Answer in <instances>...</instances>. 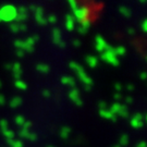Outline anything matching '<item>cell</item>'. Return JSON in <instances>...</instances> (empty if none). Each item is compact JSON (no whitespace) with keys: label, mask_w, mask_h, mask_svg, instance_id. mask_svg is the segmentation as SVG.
Masks as SVG:
<instances>
[{"label":"cell","mask_w":147,"mask_h":147,"mask_svg":"<svg viewBox=\"0 0 147 147\" xmlns=\"http://www.w3.org/2000/svg\"><path fill=\"white\" fill-rule=\"evenodd\" d=\"M120 143L122 144V145H125V144H127V136H126V135H123V136L121 137Z\"/></svg>","instance_id":"24"},{"label":"cell","mask_w":147,"mask_h":147,"mask_svg":"<svg viewBox=\"0 0 147 147\" xmlns=\"http://www.w3.org/2000/svg\"><path fill=\"white\" fill-rule=\"evenodd\" d=\"M62 83L63 84L69 85L70 87H74V86H75V82H74V80L72 79V78H67V76H64L62 79Z\"/></svg>","instance_id":"12"},{"label":"cell","mask_w":147,"mask_h":147,"mask_svg":"<svg viewBox=\"0 0 147 147\" xmlns=\"http://www.w3.org/2000/svg\"><path fill=\"white\" fill-rule=\"evenodd\" d=\"M10 144L12 145V147H23L22 145V143L20 141H14V142H12V141H9Z\"/></svg>","instance_id":"23"},{"label":"cell","mask_w":147,"mask_h":147,"mask_svg":"<svg viewBox=\"0 0 147 147\" xmlns=\"http://www.w3.org/2000/svg\"><path fill=\"white\" fill-rule=\"evenodd\" d=\"M101 57H102V59H105L107 62L111 63V64H113V65H118V63H119L118 57H117L116 53H115V49L110 48L109 46H108L107 49L102 53V56H101Z\"/></svg>","instance_id":"4"},{"label":"cell","mask_w":147,"mask_h":147,"mask_svg":"<svg viewBox=\"0 0 147 147\" xmlns=\"http://www.w3.org/2000/svg\"><path fill=\"white\" fill-rule=\"evenodd\" d=\"M100 113H101V116L107 118V119H112V120H116V118H115V115L109 110H100Z\"/></svg>","instance_id":"11"},{"label":"cell","mask_w":147,"mask_h":147,"mask_svg":"<svg viewBox=\"0 0 147 147\" xmlns=\"http://www.w3.org/2000/svg\"><path fill=\"white\" fill-rule=\"evenodd\" d=\"M86 60H87V63H88L92 68H95V67L97 65V58H95V57H93V56L87 57Z\"/></svg>","instance_id":"13"},{"label":"cell","mask_w":147,"mask_h":147,"mask_svg":"<svg viewBox=\"0 0 147 147\" xmlns=\"http://www.w3.org/2000/svg\"><path fill=\"white\" fill-rule=\"evenodd\" d=\"M16 87H19V88H21V89H25V88H26V84H25L24 82L20 81V80H18V81H16Z\"/></svg>","instance_id":"21"},{"label":"cell","mask_w":147,"mask_h":147,"mask_svg":"<svg viewBox=\"0 0 147 147\" xmlns=\"http://www.w3.org/2000/svg\"><path fill=\"white\" fill-rule=\"evenodd\" d=\"M143 30H144V32H146V21H144V23H143Z\"/></svg>","instance_id":"29"},{"label":"cell","mask_w":147,"mask_h":147,"mask_svg":"<svg viewBox=\"0 0 147 147\" xmlns=\"http://www.w3.org/2000/svg\"><path fill=\"white\" fill-rule=\"evenodd\" d=\"M24 51H23V50H19V51H18V56H19V57H22V56H23V55H24Z\"/></svg>","instance_id":"27"},{"label":"cell","mask_w":147,"mask_h":147,"mask_svg":"<svg viewBox=\"0 0 147 147\" xmlns=\"http://www.w3.org/2000/svg\"><path fill=\"white\" fill-rule=\"evenodd\" d=\"M44 94H45V97H49V96H50V93L47 92V90H45V92H44Z\"/></svg>","instance_id":"28"},{"label":"cell","mask_w":147,"mask_h":147,"mask_svg":"<svg viewBox=\"0 0 147 147\" xmlns=\"http://www.w3.org/2000/svg\"><path fill=\"white\" fill-rule=\"evenodd\" d=\"M145 78H146V74L143 73V74H142V79H143V80H145Z\"/></svg>","instance_id":"32"},{"label":"cell","mask_w":147,"mask_h":147,"mask_svg":"<svg viewBox=\"0 0 147 147\" xmlns=\"http://www.w3.org/2000/svg\"><path fill=\"white\" fill-rule=\"evenodd\" d=\"M70 98L73 100L74 102H75L78 106L82 105V100H81V97H80L79 90H76V89H72V90L70 92Z\"/></svg>","instance_id":"7"},{"label":"cell","mask_w":147,"mask_h":147,"mask_svg":"<svg viewBox=\"0 0 147 147\" xmlns=\"http://www.w3.org/2000/svg\"><path fill=\"white\" fill-rule=\"evenodd\" d=\"M3 104H5V97L0 95V105H3Z\"/></svg>","instance_id":"26"},{"label":"cell","mask_w":147,"mask_h":147,"mask_svg":"<svg viewBox=\"0 0 147 147\" xmlns=\"http://www.w3.org/2000/svg\"><path fill=\"white\" fill-rule=\"evenodd\" d=\"M48 21H49V22H53V23H55V22H56V16H48Z\"/></svg>","instance_id":"25"},{"label":"cell","mask_w":147,"mask_h":147,"mask_svg":"<svg viewBox=\"0 0 147 147\" xmlns=\"http://www.w3.org/2000/svg\"><path fill=\"white\" fill-rule=\"evenodd\" d=\"M115 53H116V56H123L124 53H125V49L123 47H118L115 49Z\"/></svg>","instance_id":"18"},{"label":"cell","mask_w":147,"mask_h":147,"mask_svg":"<svg viewBox=\"0 0 147 147\" xmlns=\"http://www.w3.org/2000/svg\"><path fill=\"white\" fill-rule=\"evenodd\" d=\"M53 42H56L57 45L61 46V47H64L63 42H61V32L59 31L58 28H55L53 31Z\"/></svg>","instance_id":"6"},{"label":"cell","mask_w":147,"mask_h":147,"mask_svg":"<svg viewBox=\"0 0 147 147\" xmlns=\"http://www.w3.org/2000/svg\"><path fill=\"white\" fill-rule=\"evenodd\" d=\"M70 67L73 69L76 73L79 74L81 81H82L85 85L87 84V86H89V85L92 84V80L89 79L88 75L85 73V71L83 70V68H82L81 65H79L78 63H75V62H71V63H70Z\"/></svg>","instance_id":"3"},{"label":"cell","mask_w":147,"mask_h":147,"mask_svg":"<svg viewBox=\"0 0 147 147\" xmlns=\"http://www.w3.org/2000/svg\"><path fill=\"white\" fill-rule=\"evenodd\" d=\"M16 123H18V124H20V125H23V124L25 123V119H24L23 117H21V116L16 117Z\"/></svg>","instance_id":"22"},{"label":"cell","mask_w":147,"mask_h":147,"mask_svg":"<svg viewBox=\"0 0 147 147\" xmlns=\"http://www.w3.org/2000/svg\"><path fill=\"white\" fill-rule=\"evenodd\" d=\"M16 9L13 5H5L0 9V21H12L16 16Z\"/></svg>","instance_id":"2"},{"label":"cell","mask_w":147,"mask_h":147,"mask_svg":"<svg viewBox=\"0 0 147 147\" xmlns=\"http://www.w3.org/2000/svg\"><path fill=\"white\" fill-rule=\"evenodd\" d=\"M36 20L39 24L42 25H45L46 24V20L44 18V11H42V8H37L36 9Z\"/></svg>","instance_id":"9"},{"label":"cell","mask_w":147,"mask_h":147,"mask_svg":"<svg viewBox=\"0 0 147 147\" xmlns=\"http://www.w3.org/2000/svg\"><path fill=\"white\" fill-rule=\"evenodd\" d=\"M74 45H75V46H79V45H80V42H79V40H78V42L75 40V42H74Z\"/></svg>","instance_id":"31"},{"label":"cell","mask_w":147,"mask_h":147,"mask_svg":"<svg viewBox=\"0 0 147 147\" xmlns=\"http://www.w3.org/2000/svg\"><path fill=\"white\" fill-rule=\"evenodd\" d=\"M117 147H118V146H117Z\"/></svg>","instance_id":"34"},{"label":"cell","mask_w":147,"mask_h":147,"mask_svg":"<svg viewBox=\"0 0 147 147\" xmlns=\"http://www.w3.org/2000/svg\"><path fill=\"white\" fill-rule=\"evenodd\" d=\"M131 124L132 126H134V127H141V126L143 125V117L142 115H135L134 116V118L131 120Z\"/></svg>","instance_id":"8"},{"label":"cell","mask_w":147,"mask_h":147,"mask_svg":"<svg viewBox=\"0 0 147 147\" xmlns=\"http://www.w3.org/2000/svg\"><path fill=\"white\" fill-rule=\"evenodd\" d=\"M21 104H22V99L20 97H16V98H13V99L11 100V107H13V108L19 107Z\"/></svg>","instance_id":"14"},{"label":"cell","mask_w":147,"mask_h":147,"mask_svg":"<svg viewBox=\"0 0 147 147\" xmlns=\"http://www.w3.org/2000/svg\"><path fill=\"white\" fill-rule=\"evenodd\" d=\"M13 72H14V75H16V78H20V75H21V67H20L19 63L14 64V67H13Z\"/></svg>","instance_id":"16"},{"label":"cell","mask_w":147,"mask_h":147,"mask_svg":"<svg viewBox=\"0 0 147 147\" xmlns=\"http://www.w3.org/2000/svg\"><path fill=\"white\" fill-rule=\"evenodd\" d=\"M127 109H126V107L125 106H121V108H120V110H119V112H118V115H120V116L122 117H126L127 116Z\"/></svg>","instance_id":"19"},{"label":"cell","mask_w":147,"mask_h":147,"mask_svg":"<svg viewBox=\"0 0 147 147\" xmlns=\"http://www.w3.org/2000/svg\"><path fill=\"white\" fill-rule=\"evenodd\" d=\"M65 26L68 30H73L74 27V18L72 16H67V20H65Z\"/></svg>","instance_id":"10"},{"label":"cell","mask_w":147,"mask_h":147,"mask_svg":"<svg viewBox=\"0 0 147 147\" xmlns=\"http://www.w3.org/2000/svg\"><path fill=\"white\" fill-rule=\"evenodd\" d=\"M60 134H61V136L63 138H67L69 136V134H70V129L69 127H63L62 130H61V132H60Z\"/></svg>","instance_id":"20"},{"label":"cell","mask_w":147,"mask_h":147,"mask_svg":"<svg viewBox=\"0 0 147 147\" xmlns=\"http://www.w3.org/2000/svg\"><path fill=\"white\" fill-rule=\"evenodd\" d=\"M137 147H146V145H145V143L144 142H142L140 145H137Z\"/></svg>","instance_id":"30"},{"label":"cell","mask_w":147,"mask_h":147,"mask_svg":"<svg viewBox=\"0 0 147 147\" xmlns=\"http://www.w3.org/2000/svg\"><path fill=\"white\" fill-rule=\"evenodd\" d=\"M37 70L39 72H42V73H47L48 71H49V67H48L47 64H38L37 65Z\"/></svg>","instance_id":"15"},{"label":"cell","mask_w":147,"mask_h":147,"mask_svg":"<svg viewBox=\"0 0 147 147\" xmlns=\"http://www.w3.org/2000/svg\"><path fill=\"white\" fill-rule=\"evenodd\" d=\"M120 12L124 16H126V18H129V16H131V11H130V9H127V8H125V7H120Z\"/></svg>","instance_id":"17"},{"label":"cell","mask_w":147,"mask_h":147,"mask_svg":"<svg viewBox=\"0 0 147 147\" xmlns=\"http://www.w3.org/2000/svg\"><path fill=\"white\" fill-rule=\"evenodd\" d=\"M49 147H51V146H49Z\"/></svg>","instance_id":"33"},{"label":"cell","mask_w":147,"mask_h":147,"mask_svg":"<svg viewBox=\"0 0 147 147\" xmlns=\"http://www.w3.org/2000/svg\"><path fill=\"white\" fill-rule=\"evenodd\" d=\"M69 3L72 7L74 16H75V19H76L78 21H80L82 23V22L88 20V14H89L88 8H85V7L84 8H80L79 5H78L76 2H74V1H70Z\"/></svg>","instance_id":"1"},{"label":"cell","mask_w":147,"mask_h":147,"mask_svg":"<svg viewBox=\"0 0 147 147\" xmlns=\"http://www.w3.org/2000/svg\"><path fill=\"white\" fill-rule=\"evenodd\" d=\"M107 47H108V45H107L105 39L102 37L97 36V38H96V48H97V50L100 51V53H104L107 49Z\"/></svg>","instance_id":"5"}]
</instances>
